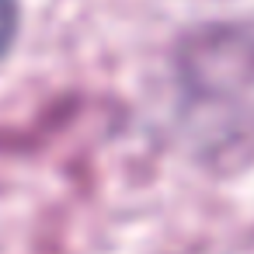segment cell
I'll return each mask as SVG.
<instances>
[{"label": "cell", "mask_w": 254, "mask_h": 254, "mask_svg": "<svg viewBox=\"0 0 254 254\" xmlns=\"http://www.w3.org/2000/svg\"><path fill=\"white\" fill-rule=\"evenodd\" d=\"M14 32H18V4L14 0H0V60L11 49Z\"/></svg>", "instance_id": "6da1fadb"}]
</instances>
